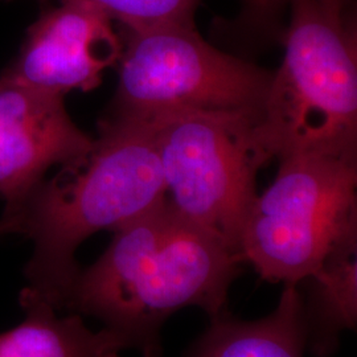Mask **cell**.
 Wrapping results in <instances>:
<instances>
[{
    "instance_id": "6da1fadb",
    "label": "cell",
    "mask_w": 357,
    "mask_h": 357,
    "mask_svg": "<svg viewBox=\"0 0 357 357\" xmlns=\"http://www.w3.org/2000/svg\"><path fill=\"white\" fill-rule=\"evenodd\" d=\"M102 255L79 268L64 308L100 320L142 357H162V328L185 307L228 312L243 258L165 197L115 229Z\"/></svg>"
},
{
    "instance_id": "7a4b0ae2",
    "label": "cell",
    "mask_w": 357,
    "mask_h": 357,
    "mask_svg": "<svg viewBox=\"0 0 357 357\" xmlns=\"http://www.w3.org/2000/svg\"><path fill=\"white\" fill-rule=\"evenodd\" d=\"M166 196L150 122L105 115L89 153L43 180L7 215L33 243L23 293L64 310L79 271L78 246L94 233L114 231L142 216Z\"/></svg>"
},
{
    "instance_id": "3957f363",
    "label": "cell",
    "mask_w": 357,
    "mask_h": 357,
    "mask_svg": "<svg viewBox=\"0 0 357 357\" xmlns=\"http://www.w3.org/2000/svg\"><path fill=\"white\" fill-rule=\"evenodd\" d=\"M284 56L255 128L268 162L291 153L357 160V33L351 0H293Z\"/></svg>"
},
{
    "instance_id": "277c9868",
    "label": "cell",
    "mask_w": 357,
    "mask_h": 357,
    "mask_svg": "<svg viewBox=\"0 0 357 357\" xmlns=\"http://www.w3.org/2000/svg\"><path fill=\"white\" fill-rule=\"evenodd\" d=\"M119 81L107 115L149 121L213 112L261 121L273 70L220 51L195 26L122 28Z\"/></svg>"
},
{
    "instance_id": "5b68a950",
    "label": "cell",
    "mask_w": 357,
    "mask_h": 357,
    "mask_svg": "<svg viewBox=\"0 0 357 357\" xmlns=\"http://www.w3.org/2000/svg\"><path fill=\"white\" fill-rule=\"evenodd\" d=\"M255 197L240 255L265 281L299 284L357 234V160L291 153Z\"/></svg>"
},
{
    "instance_id": "8992f818",
    "label": "cell",
    "mask_w": 357,
    "mask_h": 357,
    "mask_svg": "<svg viewBox=\"0 0 357 357\" xmlns=\"http://www.w3.org/2000/svg\"><path fill=\"white\" fill-rule=\"evenodd\" d=\"M147 122L169 203L240 255L245 224L258 196L257 172L270 163L255 134L258 122L246 115L192 110Z\"/></svg>"
},
{
    "instance_id": "52a82bcc",
    "label": "cell",
    "mask_w": 357,
    "mask_h": 357,
    "mask_svg": "<svg viewBox=\"0 0 357 357\" xmlns=\"http://www.w3.org/2000/svg\"><path fill=\"white\" fill-rule=\"evenodd\" d=\"M93 138L77 128L64 97L0 77V197L11 215L51 167L89 153Z\"/></svg>"
},
{
    "instance_id": "ba28073f",
    "label": "cell",
    "mask_w": 357,
    "mask_h": 357,
    "mask_svg": "<svg viewBox=\"0 0 357 357\" xmlns=\"http://www.w3.org/2000/svg\"><path fill=\"white\" fill-rule=\"evenodd\" d=\"M123 43L113 20L78 0H60L31 26L6 76L65 97L100 86L103 72L119 63Z\"/></svg>"
},
{
    "instance_id": "9c48e42d",
    "label": "cell",
    "mask_w": 357,
    "mask_h": 357,
    "mask_svg": "<svg viewBox=\"0 0 357 357\" xmlns=\"http://www.w3.org/2000/svg\"><path fill=\"white\" fill-rule=\"evenodd\" d=\"M306 332L298 286L283 284L277 307L261 319L225 312L211 319L187 357H305Z\"/></svg>"
},
{
    "instance_id": "30bf717a",
    "label": "cell",
    "mask_w": 357,
    "mask_h": 357,
    "mask_svg": "<svg viewBox=\"0 0 357 357\" xmlns=\"http://www.w3.org/2000/svg\"><path fill=\"white\" fill-rule=\"evenodd\" d=\"M299 284L306 351L330 357L340 345V336L355 330L357 321V234L337 243L312 275ZM299 289V287H298Z\"/></svg>"
},
{
    "instance_id": "8fae6325",
    "label": "cell",
    "mask_w": 357,
    "mask_h": 357,
    "mask_svg": "<svg viewBox=\"0 0 357 357\" xmlns=\"http://www.w3.org/2000/svg\"><path fill=\"white\" fill-rule=\"evenodd\" d=\"M26 319L0 333V357H121L128 349L114 332L93 331L81 315H59L57 308L22 293Z\"/></svg>"
},
{
    "instance_id": "7c38bea8",
    "label": "cell",
    "mask_w": 357,
    "mask_h": 357,
    "mask_svg": "<svg viewBox=\"0 0 357 357\" xmlns=\"http://www.w3.org/2000/svg\"><path fill=\"white\" fill-rule=\"evenodd\" d=\"M43 1V0H41ZM60 1V0H59ZM107 15L122 28L142 29L163 24L195 26L202 0H78Z\"/></svg>"
},
{
    "instance_id": "4fadbf2b",
    "label": "cell",
    "mask_w": 357,
    "mask_h": 357,
    "mask_svg": "<svg viewBox=\"0 0 357 357\" xmlns=\"http://www.w3.org/2000/svg\"><path fill=\"white\" fill-rule=\"evenodd\" d=\"M293 0H243V10L236 20L228 22L227 29L231 41L243 45L280 43L283 33V13Z\"/></svg>"
},
{
    "instance_id": "5bb4252c",
    "label": "cell",
    "mask_w": 357,
    "mask_h": 357,
    "mask_svg": "<svg viewBox=\"0 0 357 357\" xmlns=\"http://www.w3.org/2000/svg\"><path fill=\"white\" fill-rule=\"evenodd\" d=\"M13 233H19V222L15 217L6 216L0 218V237L7 236V234H13Z\"/></svg>"
}]
</instances>
